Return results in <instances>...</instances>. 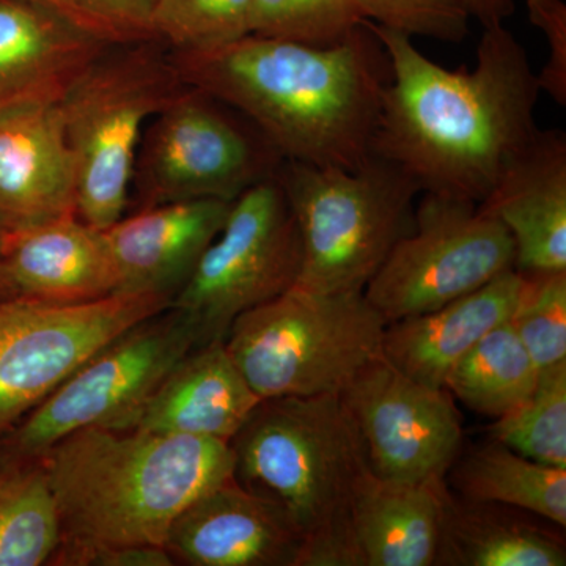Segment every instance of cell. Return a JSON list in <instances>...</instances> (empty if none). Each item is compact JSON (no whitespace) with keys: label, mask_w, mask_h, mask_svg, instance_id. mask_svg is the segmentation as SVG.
Returning <instances> with one entry per match:
<instances>
[{"label":"cell","mask_w":566,"mask_h":566,"mask_svg":"<svg viewBox=\"0 0 566 566\" xmlns=\"http://www.w3.org/2000/svg\"><path fill=\"white\" fill-rule=\"evenodd\" d=\"M368 25L390 65L371 155L422 192L482 203L538 132L542 88L526 48L505 24L491 25L474 70H447L403 33Z\"/></svg>","instance_id":"1"},{"label":"cell","mask_w":566,"mask_h":566,"mask_svg":"<svg viewBox=\"0 0 566 566\" xmlns=\"http://www.w3.org/2000/svg\"><path fill=\"white\" fill-rule=\"evenodd\" d=\"M170 55L186 85L240 112L283 161L353 170L370 159L390 65L367 21L334 46L251 33Z\"/></svg>","instance_id":"2"},{"label":"cell","mask_w":566,"mask_h":566,"mask_svg":"<svg viewBox=\"0 0 566 566\" xmlns=\"http://www.w3.org/2000/svg\"><path fill=\"white\" fill-rule=\"evenodd\" d=\"M41 460L59 520L51 566L164 546L182 510L234 471L229 442L99 427L65 436Z\"/></svg>","instance_id":"3"},{"label":"cell","mask_w":566,"mask_h":566,"mask_svg":"<svg viewBox=\"0 0 566 566\" xmlns=\"http://www.w3.org/2000/svg\"><path fill=\"white\" fill-rule=\"evenodd\" d=\"M230 449L234 479L292 521L303 539L300 566H354L349 505L368 463L338 394L263 398Z\"/></svg>","instance_id":"4"},{"label":"cell","mask_w":566,"mask_h":566,"mask_svg":"<svg viewBox=\"0 0 566 566\" xmlns=\"http://www.w3.org/2000/svg\"><path fill=\"white\" fill-rule=\"evenodd\" d=\"M274 177L303 243L296 285L318 293L364 292L411 230L422 193L401 167L375 155L353 170L282 161Z\"/></svg>","instance_id":"5"},{"label":"cell","mask_w":566,"mask_h":566,"mask_svg":"<svg viewBox=\"0 0 566 566\" xmlns=\"http://www.w3.org/2000/svg\"><path fill=\"white\" fill-rule=\"evenodd\" d=\"M186 87L161 41L106 48L63 96L77 218L106 230L125 216L145 123Z\"/></svg>","instance_id":"6"},{"label":"cell","mask_w":566,"mask_h":566,"mask_svg":"<svg viewBox=\"0 0 566 566\" xmlns=\"http://www.w3.org/2000/svg\"><path fill=\"white\" fill-rule=\"evenodd\" d=\"M387 323L364 292L318 293L293 285L244 312L226 348L260 398L340 394L382 356Z\"/></svg>","instance_id":"7"},{"label":"cell","mask_w":566,"mask_h":566,"mask_svg":"<svg viewBox=\"0 0 566 566\" xmlns=\"http://www.w3.org/2000/svg\"><path fill=\"white\" fill-rule=\"evenodd\" d=\"M282 161L240 112L186 85L142 134L132 181L136 210L186 200L233 202L273 177Z\"/></svg>","instance_id":"8"},{"label":"cell","mask_w":566,"mask_h":566,"mask_svg":"<svg viewBox=\"0 0 566 566\" xmlns=\"http://www.w3.org/2000/svg\"><path fill=\"white\" fill-rule=\"evenodd\" d=\"M199 345L191 319L170 305L88 357L2 439L24 455L41 458L82 428L128 430L167 375Z\"/></svg>","instance_id":"9"},{"label":"cell","mask_w":566,"mask_h":566,"mask_svg":"<svg viewBox=\"0 0 566 566\" xmlns=\"http://www.w3.org/2000/svg\"><path fill=\"white\" fill-rule=\"evenodd\" d=\"M515 270V241L472 200L422 192L411 230L364 294L387 324L436 311Z\"/></svg>","instance_id":"10"},{"label":"cell","mask_w":566,"mask_h":566,"mask_svg":"<svg viewBox=\"0 0 566 566\" xmlns=\"http://www.w3.org/2000/svg\"><path fill=\"white\" fill-rule=\"evenodd\" d=\"M301 266L300 229L273 175L233 200L172 307L191 319L200 344L226 342L238 316L296 285Z\"/></svg>","instance_id":"11"},{"label":"cell","mask_w":566,"mask_h":566,"mask_svg":"<svg viewBox=\"0 0 566 566\" xmlns=\"http://www.w3.org/2000/svg\"><path fill=\"white\" fill-rule=\"evenodd\" d=\"M170 305L158 294L115 293L81 304L0 296V439L88 357Z\"/></svg>","instance_id":"12"},{"label":"cell","mask_w":566,"mask_h":566,"mask_svg":"<svg viewBox=\"0 0 566 566\" xmlns=\"http://www.w3.org/2000/svg\"><path fill=\"white\" fill-rule=\"evenodd\" d=\"M374 474L398 482L447 479L463 446L452 394L420 385L378 357L338 394Z\"/></svg>","instance_id":"13"},{"label":"cell","mask_w":566,"mask_h":566,"mask_svg":"<svg viewBox=\"0 0 566 566\" xmlns=\"http://www.w3.org/2000/svg\"><path fill=\"white\" fill-rule=\"evenodd\" d=\"M164 547L175 565L300 566L303 539L277 502L233 475L182 510Z\"/></svg>","instance_id":"14"},{"label":"cell","mask_w":566,"mask_h":566,"mask_svg":"<svg viewBox=\"0 0 566 566\" xmlns=\"http://www.w3.org/2000/svg\"><path fill=\"white\" fill-rule=\"evenodd\" d=\"M230 205L202 199L140 208L103 230L117 271V293L174 301L221 232Z\"/></svg>","instance_id":"15"},{"label":"cell","mask_w":566,"mask_h":566,"mask_svg":"<svg viewBox=\"0 0 566 566\" xmlns=\"http://www.w3.org/2000/svg\"><path fill=\"white\" fill-rule=\"evenodd\" d=\"M117 290L103 230L77 214L0 237V296L81 304Z\"/></svg>","instance_id":"16"},{"label":"cell","mask_w":566,"mask_h":566,"mask_svg":"<svg viewBox=\"0 0 566 566\" xmlns=\"http://www.w3.org/2000/svg\"><path fill=\"white\" fill-rule=\"evenodd\" d=\"M515 241L521 274L566 271V136L539 129L479 203Z\"/></svg>","instance_id":"17"},{"label":"cell","mask_w":566,"mask_h":566,"mask_svg":"<svg viewBox=\"0 0 566 566\" xmlns=\"http://www.w3.org/2000/svg\"><path fill=\"white\" fill-rule=\"evenodd\" d=\"M106 48L31 0H0V120L59 106Z\"/></svg>","instance_id":"18"},{"label":"cell","mask_w":566,"mask_h":566,"mask_svg":"<svg viewBox=\"0 0 566 566\" xmlns=\"http://www.w3.org/2000/svg\"><path fill=\"white\" fill-rule=\"evenodd\" d=\"M73 214L76 169L61 107L0 120V237Z\"/></svg>","instance_id":"19"},{"label":"cell","mask_w":566,"mask_h":566,"mask_svg":"<svg viewBox=\"0 0 566 566\" xmlns=\"http://www.w3.org/2000/svg\"><path fill=\"white\" fill-rule=\"evenodd\" d=\"M450 493L447 479L398 482L365 469L354 485V566H433Z\"/></svg>","instance_id":"20"},{"label":"cell","mask_w":566,"mask_h":566,"mask_svg":"<svg viewBox=\"0 0 566 566\" xmlns=\"http://www.w3.org/2000/svg\"><path fill=\"white\" fill-rule=\"evenodd\" d=\"M262 401L223 342L196 346L167 375L128 430L229 442Z\"/></svg>","instance_id":"21"},{"label":"cell","mask_w":566,"mask_h":566,"mask_svg":"<svg viewBox=\"0 0 566 566\" xmlns=\"http://www.w3.org/2000/svg\"><path fill=\"white\" fill-rule=\"evenodd\" d=\"M523 285L524 275L509 270L436 311L387 324L382 357L420 385L446 389L458 360L512 318Z\"/></svg>","instance_id":"22"},{"label":"cell","mask_w":566,"mask_h":566,"mask_svg":"<svg viewBox=\"0 0 566 566\" xmlns=\"http://www.w3.org/2000/svg\"><path fill=\"white\" fill-rule=\"evenodd\" d=\"M436 565L565 566V539L523 510L450 495Z\"/></svg>","instance_id":"23"},{"label":"cell","mask_w":566,"mask_h":566,"mask_svg":"<svg viewBox=\"0 0 566 566\" xmlns=\"http://www.w3.org/2000/svg\"><path fill=\"white\" fill-rule=\"evenodd\" d=\"M461 499L523 510L566 526V469L538 463L491 439L450 471Z\"/></svg>","instance_id":"24"},{"label":"cell","mask_w":566,"mask_h":566,"mask_svg":"<svg viewBox=\"0 0 566 566\" xmlns=\"http://www.w3.org/2000/svg\"><path fill=\"white\" fill-rule=\"evenodd\" d=\"M59 520L43 460L0 439V566L50 565Z\"/></svg>","instance_id":"25"},{"label":"cell","mask_w":566,"mask_h":566,"mask_svg":"<svg viewBox=\"0 0 566 566\" xmlns=\"http://www.w3.org/2000/svg\"><path fill=\"white\" fill-rule=\"evenodd\" d=\"M538 374L539 368L506 319L458 360L444 387L472 411L497 419L526 400Z\"/></svg>","instance_id":"26"},{"label":"cell","mask_w":566,"mask_h":566,"mask_svg":"<svg viewBox=\"0 0 566 566\" xmlns=\"http://www.w3.org/2000/svg\"><path fill=\"white\" fill-rule=\"evenodd\" d=\"M490 438L538 463L566 469V359L539 368L534 390L497 417Z\"/></svg>","instance_id":"27"},{"label":"cell","mask_w":566,"mask_h":566,"mask_svg":"<svg viewBox=\"0 0 566 566\" xmlns=\"http://www.w3.org/2000/svg\"><path fill=\"white\" fill-rule=\"evenodd\" d=\"M252 0H153L155 39L172 52H207L251 35Z\"/></svg>","instance_id":"28"},{"label":"cell","mask_w":566,"mask_h":566,"mask_svg":"<svg viewBox=\"0 0 566 566\" xmlns=\"http://www.w3.org/2000/svg\"><path fill=\"white\" fill-rule=\"evenodd\" d=\"M353 0H252L251 33L334 46L364 25Z\"/></svg>","instance_id":"29"},{"label":"cell","mask_w":566,"mask_h":566,"mask_svg":"<svg viewBox=\"0 0 566 566\" xmlns=\"http://www.w3.org/2000/svg\"><path fill=\"white\" fill-rule=\"evenodd\" d=\"M512 322L536 367L566 359V271L523 274Z\"/></svg>","instance_id":"30"},{"label":"cell","mask_w":566,"mask_h":566,"mask_svg":"<svg viewBox=\"0 0 566 566\" xmlns=\"http://www.w3.org/2000/svg\"><path fill=\"white\" fill-rule=\"evenodd\" d=\"M74 31L106 46L144 43L155 39L153 0H31Z\"/></svg>","instance_id":"31"},{"label":"cell","mask_w":566,"mask_h":566,"mask_svg":"<svg viewBox=\"0 0 566 566\" xmlns=\"http://www.w3.org/2000/svg\"><path fill=\"white\" fill-rule=\"evenodd\" d=\"M365 21L403 33L409 39L423 36L442 43H463L469 33L464 0H353Z\"/></svg>","instance_id":"32"},{"label":"cell","mask_w":566,"mask_h":566,"mask_svg":"<svg viewBox=\"0 0 566 566\" xmlns=\"http://www.w3.org/2000/svg\"><path fill=\"white\" fill-rule=\"evenodd\" d=\"M528 20L543 32L547 57L536 74L539 88L558 106H566V3L564 0H527Z\"/></svg>","instance_id":"33"},{"label":"cell","mask_w":566,"mask_h":566,"mask_svg":"<svg viewBox=\"0 0 566 566\" xmlns=\"http://www.w3.org/2000/svg\"><path fill=\"white\" fill-rule=\"evenodd\" d=\"M164 546H128L103 554L95 566H174Z\"/></svg>","instance_id":"34"},{"label":"cell","mask_w":566,"mask_h":566,"mask_svg":"<svg viewBox=\"0 0 566 566\" xmlns=\"http://www.w3.org/2000/svg\"><path fill=\"white\" fill-rule=\"evenodd\" d=\"M471 20L479 21L483 29L505 24L515 13V0H464Z\"/></svg>","instance_id":"35"}]
</instances>
